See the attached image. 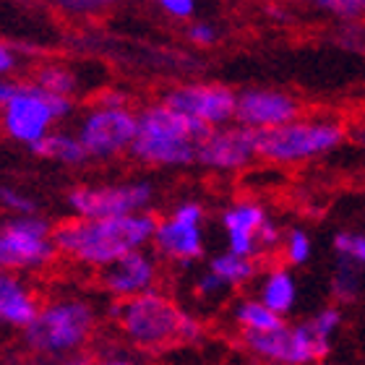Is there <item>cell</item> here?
<instances>
[{"label": "cell", "instance_id": "1", "mask_svg": "<svg viewBox=\"0 0 365 365\" xmlns=\"http://www.w3.org/2000/svg\"><path fill=\"white\" fill-rule=\"evenodd\" d=\"M157 217L152 212L110 217V220H81L71 217L55 227L58 256L84 269L102 272L118 259L141 248H152Z\"/></svg>", "mask_w": 365, "mask_h": 365}, {"label": "cell", "instance_id": "2", "mask_svg": "<svg viewBox=\"0 0 365 365\" xmlns=\"http://www.w3.org/2000/svg\"><path fill=\"white\" fill-rule=\"evenodd\" d=\"M209 125L178 113L165 102H152L138 110L136 136L130 144V157L154 170H182L196 165L198 146L209 133Z\"/></svg>", "mask_w": 365, "mask_h": 365}, {"label": "cell", "instance_id": "3", "mask_svg": "<svg viewBox=\"0 0 365 365\" xmlns=\"http://www.w3.org/2000/svg\"><path fill=\"white\" fill-rule=\"evenodd\" d=\"M99 329V311L84 295H55L42 303L37 319L24 329V344L39 360L76 358Z\"/></svg>", "mask_w": 365, "mask_h": 365}, {"label": "cell", "instance_id": "4", "mask_svg": "<svg viewBox=\"0 0 365 365\" xmlns=\"http://www.w3.org/2000/svg\"><path fill=\"white\" fill-rule=\"evenodd\" d=\"M110 319L128 347L138 352H165L180 344L185 308L168 292L154 289L130 300H113Z\"/></svg>", "mask_w": 365, "mask_h": 365}, {"label": "cell", "instance_id": "5", "mask_svg": "<svg viewBox=\"0 0 365 365\" xmlns=\"http://www.w3.org/2000/svg\"><path fill=\"white\" fill-rule=\"evenodd\" d=\"M347 138L334 115H300L292 123L259 133V157L272 165H303L336 152Z\"/></svg>", "mask_w": 365, "mask_h": 365}, {"label": "cell", "instance_id": "6", "mask_svg": "<svg viewBox=\"0 0 365 365\" xmlns=\"http://www.w3.org/2000/svg\"><path fill=\"white\" fill-rule=\"evenodd\" d=\"M138 113L123 91H102L76 123V133L89 160H115L130 152Z\"/></svg>", "mask_w": 365, "mask_h": 365}, {"label": "cell", "instance_id": "7", "mask_svg": "<svg viewBox=\"0 0 365 365\" xmlns=\"http://www.w3.org/2000/svg\"><path fill=\"white\" fill-rule=\"evenodd\" d=\"M73 113V99L53 97L39 89L34 81H21L14 99L0 110V128L11 141L34 146L55 130V123L66 120Z\"/></svg>", "mask_w": 365, "mask_h": 365}, {"label": "cell", "instance_id": "8", "mask_svg": "<svg viewBox=\"0 0 365 365\" xmlns=\"http://www.w3.org/2000/svg\"><path fill=\"white\" fill-rule=\"evenodd\" d=\"M58 259L55 227L47 220L11 217L0 225V272L34 274Z\"/></svg>", "mask_w": 365, "mask_h": 365}, {"label": "cell", "instance_id": "9", "mask_svg": "<svg viewBox=\"0 0 365 365\" xmlns=\"http://www.w3.org/2000/svg\"><path fill=\"white\" fill-rule=\"evenodd\" d=\"M206 209L201 201L185 198L175 204L165 217H157L152 235V251L160 261L190 267L206 253Z\"/></svg>", "mask_w": 365, "mask_h": 365}, {"label": "cell", "instance_id": "10", "mask_svg": "<svg viewBox=\"0 0 365 365\" xmlns=\"http://www.w3.org/2000/svg\"><path fill=\"white\" fill-rule=\"evenodd\" d=\"M157 190L149 180L81 182L68 190V209L81 220H110L149 212Z\"/></svg>", "mask_w": 365, "mask_h": 365}, {"label": "cell", "instance_id": "11", "mask_svg": "<svg viewBox=\"0 0 365 365\" xmlns=\"http://www.w3.org/2000/svg\"><path fill=\"white\" fill-rule=\"evenodd\" d=\"M243 347L264 365H316L331 352V342L321 336L308 319L295 324L284 321L267 334L243 336Z\"/></svg>", "mask_w": 365, "mask_h": 365}, {"label": "cell", "instance_id": "12", "mask_svg": "<svg viewBox=\"0 0 365 365\" xmlns=\"http://www.w3.org/2000/svg\"><path fill=\"white\" fill-rule=\"evenodd\" d=\"M256 160H259V133L240 123H227L206 133L198 146L196 165L217 175H232L248 170Z\"/></svg>", "mask_w": 365, "mask_h": 365}, {"label": "cell", "instance_id": "13", "mask_svg": "<svg viewBox=\"0 0 365 365\" xmlns=\"http://www.w3.org/2000/svg\"><path fill=\"white\" fill-rule=\"evenodd\" d=\"M162 102L209 128H220V125L235 123L237 91L217 81H196V84H178L168 89Z\"/></svg>", "mask_w": 365, "mask_h": 365}, {"label": "cell", "instance_id": "14", "mask_svg": "<svg viewBox=\"0 0 365 365\" xmlns=\"http://www.w3.org/2000/svg\"><path fill=\"white\" fill-rule=\"evenodd\" d=\"M160 282L162 261L157 259L152 248L128 253L99 272V287L113 300H130V297L154 292V289H160Z\"/></svg>", "mask_w": 365, "mask_h": 365}, {"label": "cell", "instance_id": "15", "mask_svg": "<svg viewBox=\"0 0 365 365\" xmlns=\"http://www.w3.org/2000/svg\"><path fill=\"white\" fill-rule=\"evenodd\" d=\"M303 115V105L295 94L284 89H269V86H251L237 94L235 123L245 128L264 133V130L279 128L284 123H292Z\"/></svg>", "mask_w": 365, "mask_h": 365}, {"label": "cell", "instance_id": "16", "mask_svg": "<svg viewBox=\"0 0 365 365\" xmlns=\"http://www.w3.org/2000/svg\"><path fill=\"white\" fill-rule=\"evenodd\" d=\"M267 206L256 198H237L230 206H225L220 214V227L225 235V251H232L237 256L259 261L264 256L261 251V232L269 225Z\"/></svg>", "mask_w": 365, "mask_h": 365}, {"label": "cell", "instance_id": "17", "mask_svg": "<svg viewBox=\"0 0 365 365\" xmlns=\"http://www.w3.org/2000/svg\"><path fill=\"white\" fill-rule=\"evenodd\" d=\"M42 300L24 274L0 272V329H24L37 319Z\"/></svg>", "mask_w": 365, "mask_h": 365}, {"label": "cell", "instance_id": "18", "mask_svg": "<svg viewBox=\"0 0 365 365\" xmlns=\"http://www.w3.org/2000/svg\"><path fill=\"white\" fill-rule=\"evenodd\" d=\"M256 297L267 308H272L277 316L287 319L289 313L297 308V300H300V284H297L295 272L284 264H274V267L259 272Z\"/></svg>", "mask_w": 365, "mask_h": 365}, {"label": "cell", "instance_id": "19", "mask_svg": "<svg viewBox=\"0 0 365 365\" xmlns=\"http://www.w3.org/2000/svg\"><path fill=\"white\" fill-rule=\"evenodd\" d=\"M230 319L235 324V329L240 331V336H256V334H267V331H274L277 327H282L287 319H282L272 308L261 303L259 297H240L232 303L230 308Z\"/></svg>", "mask_w": 365, "mask_h": 365}, {"label": "cell", "instance_id": "20", "mask_svg": "<svg viewBox=\"0 0 365 365\" xmlns=\"http://www.w3.org/2000/svg\"><path fill=\"white\" fill-rule=\"evenodd\" d=\"M206 269H209L230 292L237 287L251 284V282H256V277H259V261L248 259V256H237V253H232V251H222V253H217V256H212L209 264H206Z\"/></svg>", "mask_w": 365, "mask_h": 365}, {"label": "cell", "instance_id": "21", "mask_svg": "<svg viewBox=\"0 0 365 365\" xmlns=\"http://www.w3.org/2000/svg\"><path fill=\"white\" fill-rule=\"evenodd\" d=\"M31 152L42 157V160L61 162L66 168H78V165L89 162L78 136L76 133H68V130H50L39 144L31 146Z\"/></svg>", "mask_w": 365, "mask_h": 365}, {"label": "cell", "instance_id": "22", "mask_svg": "<svg viewBox=\"0 0 365 365\" xmlns=\"http://www.w3.org/2000/svg\"><path fill=\"white\" fill-rule=\"evenodd\" d=\"M363 267H358V264H352L347 259H336L331 282H329V289H331V297H334L336 305L358 303L360 295H363Z\"/></svg>", "mask_w": 365, "mask_h": 365}, {"label": "cell", "instance_id": "23", "mask_svg": "<svg viewBox=\"0 0 365 365\" xmlns=\"http://www.w3.org/2000/svg\"><path fill=\"white\" fill-rule=\"evenodd\" d=\"M34 84L53 97L73 99L78 91V73L66 63H42L34 71Z\"/></svg>", "mask_w": 365, "mask_h": 365}, {"label": "cell", "instance_id": "24", "mask_svg": "<svg viewBox=\"0 0 365 365\" xmlns=\"http://www.w3.org/2000/svg\"><path fill=\"white\" fill-rule=\"evenodd\" d=\"M282 261L284 267H305L313 256V237L308 235V230L303 227H289L284 230L282 235V245H279Z\"/></svg>", "mask_w": 365, "mask_h": 365}, {"label": "cell", "instance_id": "25", "mask_svg": "<svg viewBox=\"0 0 365 365\" xmlns=\"http://www.w3.org/2000/svg\"><path fill=\"white\" fill-rule=\"evenodd\" d=\"M334 253L336 259H347L352 264L365 269V232H355V230H342L334 235Z\"/></svg>", "mask_w": 365, "mask_h": 365}, {"label": "cell", "instance_id": "26", "mask_svg": "<svg viewBox=\"0 0 365 365\" xmlns=\"http://www.w3.org/2000/svg\"><path fill=\"white\" fill-rule=\"evenodd\" d=\"M308 321H311L313 329H316L321 336H327L329 342H334V336L339 334L344 327V311H342V305H336V303L324 305V308H319L313 316H308Z\"/></svg>", "mask_w": 365, "mask_h": 365}, {"label": "cell", "instance_id": "27", "mask_svg": "<svg viewBox=\"0 0 365 365\" xmlns=\"http://www.w3.org/2000/svg\"><path fill=\"white\" fill-rule=\"evenodd\" d=\"M128 3V0H55V6L63 16L71 19H86V16H99L110 8Z\"/></svg>", "mask_w": 365, "mask_h": 365}, {"label": "cell", "instance_id": "28", "mask_svg": "<svg viewBox=\"0 0 365 365\" xmlns=\"http://www.w3.org/2000/svg\"><path fill=\"white\" fill-rule=\"evenodd\" d=\"M316 6L342 24H360L365 19V0H316Z\"/></svg>", "mask_w": 365, "mask_h": 365}, {"label": "cell", "instance_id": "29", "mask_svg": "<svg viewBox=\"0 0 365 365\" xmlns=\"http://www.w3.org/2000/svg\"><path fill=\"white\" fill-rule=\"evenodd\" d=\"M0 206L14 217H29L37 212V201L14 185H0Z\"/></svg>", "mask_w": 365, "mask_h": 365}, {"label": "cell", "instance_id": "30", "mask_svg": "<svg viewBox=\"0 0 365 365\" xmlns=\"http://www.w3.org/2000/svg\"><path fill=\"white\" fill-rule=\"evenodd\" d=\"M193 292H196V297L201 300V303H220V300H225V297L230 295V289L225 287L209 269H204V272L196 277V282H193Z\"/></svg>", "mask_w": 365, "mask_h": 365}, {"label": "cell", "instance_id": "31", "mask_svg": "<svg viewBox=\"0 0 365 365\" xmlns=\"http://www.w3.org/2000/svg\"><path fill=\"white\" fill-rule=\"evenodd\" d=\"M185 39L196 47H212V45H217L220 31L209 21H190L188 29H185Z\"/></svg>", "mask_w": 365, "mask_h": 365}, {"label": "cell", "instance_id": "32", "mask_svg": "<svg viewBox=\"0 0 365 365\" xmlns=\"http://www.w3.org/2000/svg\"><path fill=\"white\" fill-rule=\"evenodd\" d=\"M89 360L91 365H146L138 355H133L128 350H120V347H107V350L97 352Z\"/></svg>", "mask_w": 365, "mask_h": 365}, {"label": "cell", "instance_id": "33", "mask_svg": "<svg viewBox=\"0 0 365 365\" xmlns=\"http://www.w3.org/2000/svg\"><path fill=\"white\" fill-rule=\"evenodd\" d=\"M154 3L173 21H188V19H193L198 6V0H154Z\"/></svg>", "mask_w": 365, "mask_h": 365}, {"label": "cell", "instance_id": "34", "mask_svg": "<svg viewBox=\"0 0 365 365\" xmlns=\"http://www.w3.org/2000/svg\"><path fill=\"white\" fill-rule=\"evenodd\" d=\"M16 63H19V55L11 45H6L3 39H0V78H8L14 73Z\"/></svg>", "mask_w": 365, "mask_h": 365}, {"label": "cell", "instance_id": "35", "mask_svg": "<svg viewBox=\"0 0 365 365\" xmlns=\"http://www.w3.org/2000/svg\"><path fill=\"white\" fill-rule=\"evenodd\" d=\"M19 84L21 81H14V78L8 76V78H0V110L14 99V94H16V89H19Z\"/></svg>", "mask_w": 365, "mask_h": 365}, {"label": "cell", "instance_id": "36", "mask_svg": "<svg viewBox=\"0 0 365 365\" xmlns=\"http://www.w3.org/2000/svg\"><path fill=\"white\" fill-rule=\"evenodd\" d=\"M47 365H91V360L84 358V355H76V358H63V360H55V363H47Z\"/></svg>", "mask_w": 365, "mask_h": 365}, {"label": "cell", "instance_id": "37", "mask_svg": "<svg viewBox=\"0 0 365 365\" xmlns=\"http://www.w3.org/2000/svg\"><path fill=\"white\" fill-rule=\"evenodd\" d=\"M272 3H313L316 6V0H272Z\"/></svg>", "mask_w": 365, "mask_h": 365}]
</instances>
